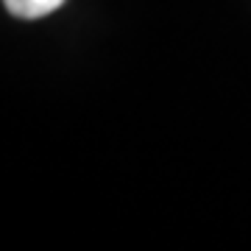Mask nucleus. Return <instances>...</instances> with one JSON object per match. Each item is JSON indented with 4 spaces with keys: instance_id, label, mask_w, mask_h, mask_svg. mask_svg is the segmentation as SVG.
I'll return each instance as SVG.
<instances>
[{
    "instance_id": "f257e3e1",
    "label": "nucleus",
    "mask_w": 251,
    "mask_h": 251,
    "mask_svg": "<svg viewBox=\"0 0 251 251\" xmlns=\"http://www.w3.org/2000/svg\"><path fill=\"white\" fill-rule=\"evenodd\" d=\"M64 0H3V6L14 14V17L23 20H36V17H45L50 11H56Z\"/></svg>"
}]
</instances>
